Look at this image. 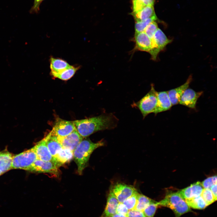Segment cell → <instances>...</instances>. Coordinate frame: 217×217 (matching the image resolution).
Instances as JSON below:
<instances>
[{"instance_id":"e575fe53","label":"cell","mask_w":217,"mask_h":217,"mask_svg":"<svg viewBox=\"0 0 217 217\" xmlns=\"http://www.w3.org/2000/svg\"><path fill=\"white\" fill-rule=\"evenodd\" d=\"M44 0H34L33 5L30 10V12L32 14L37 13L39 11L40 5Z\"/></svg>"},{"instance_id":"ffe728a7","label":"cell","mask_w":217,"mask_h":217,"mask_svg":"<svg viewBox=\"0 0 217 217\" xmlns=\"http://www.w3.org/2000/svg\"><path fill=\"white\" fill-rule=\"evenodd\" d=\"M46 144L52 155L54 157L62 147L55 136L50 132L45 137Z\"/></svg>"},{"instance_id":"f1b7e54d","label":"cell","mask_w":217,"mask_h":217,"mask_svg":"<svg viewBox=\"0 0 217 217\" xmlns=\"http://www.w3.org/2000/svg\"><path fill=\"white\" fill-rule=\"evenodd\" d=\"M158 206L157 202L155 201L149 204L143 212L146 217H154Z\"/></svg>"},{"instance_id":"4316f807","label":"cell","mask_w":217,"mask_h":217,"mask_svg":"<svg viewBox=\"0 0 217 217\" xmlns=\"http://www.w3.org/2000/svg\"><path fill=\"white\" fill-rule=\"evenodd\" d=\"M207 206H208L217 200L209 189H203L200 195Z\"/></svg>"},{"instance_id":"52a82bcc","label":"cell","mask_w":217,"mask_h":217,"mask_svg":"<svg viewBox=\"0 0 217 217\" xmlns=\"http://www.w3.org/2000/svg\"><path fill=\"white\" fill-rule=\"evenodd\" d=\"M59 167L54 162L43 161L37 159L27 171L33 172L48 173L58 175L59 174Z\"/></svg>"},{"instance_id":"603a6c76","label":"cell","mask_w":217,"mask_h":217,"mask_svg":"<svg viewBox=\"0 0 217 217\" xmlns=\"http://www.w3.org/2000/svg\"><path fill=\"white\" fill-rule=\"evenodd\" d=\"M79 68L71 66L70 68L59 73L51 72V74L54 77L64 80H67L70 79L74 75L78 69Z\"/></svg>"},{"instance_id":"30bf717a","label":"cell","mask_w":217,"mask_h":217,"mask_svg":"<svg viewBox=\"0 0 217 217\" xmlns=\"http://www.w3.org/2000/svg\"><path fill=\"white\" fill-rule=\"evenodd\" d=\"M203 93L202 91L197 92L192 89L187 88L182 95L179 104L192 109H195L197 101Z\"/></svg>"},{"instance_id":"d590c367","label":"cell","mask_w":217,"mask_h":217,"mask_svg":"<svg viewBox=\"0 0 217 217\" xmlns=\"http://www.w3.org/2000/svg\"><path fill=\"white\" fill-rule=\"evenodd\" d=\"M210 189L215 197L217 199V184L212 186Z\"/></svg>"},{"instance_id":"4dcf8cb0","label":"cell","mask_w":217,"mask_h":217,"mask_svg":"<svg viewBox=\"0 0 217 217\" xmlns=\"http://www.w3.org/2000/svg\"><path fill=\"white\" fill-rule=\"evenodd\" d=\"M217 181L216 176H213L205 179L201 184L203 188L210 189L212 186L217 184Z\"/></svg>"},{"instance_id":"ac0fdd59","label":"cell","mask_w":217,"mask_h":217,"mask_svg":"<svg viewBox=\"0 0 217 217\" xmlns=\"http://www.w3.org/2000/svg\"><path fill=\"white\" fill-rule=\"evenodd\" d=\"M135 22L142 21L156 16L153 5H147L142 9L136 12L130 14Z\"/></svg>"},{"instance_id":"7402d4cb","label":"cell","mask_w":217,"mask_h":217,"mask_svg":"<svg viewBox=\"0 0 217 217\" xmlns=\"http://www.w3.org/2000/svg\"><path fill=\"white\" fill-rule=\"evenodd\" d=\"M71 66L66 61L62 59L53 58H50L51 72L58 73Z\"/></svg>"},{"instance_id":"9c48e42d","label":"cell","mask_w":217,"mask_h":217,"mask_svg":"<svg viewBox=\"0 0 217 217\" xmlns=\"http://www.w3.org/2000/svg\"><path fill=\"white\" fill-rule=\"evenodd\" d=\"M111 189L120 203H122L137 191L133 186L121 183L116 184Z\"/></svg>"},{"instance_id":"836d02e7","label":"cell","mask_w":217,"mask_h":217,"mask_svg":"<svg viewBox=\"0 0 217 217\" xmlns=\"http://www.w3.org/2000/svg\"><path fill=\"white\" fill-rule=\"evenodd\" d=\"M127 217H146L143 211L133 209L129 211Z\"/></svg>"},{"instance_id":"5b68a950","label":"cell","mask_w":217,"mask_h":217,"mask_svg":"<svg viewBox=\"0 0 217 217\" xmlns=\"http://www.w3.org/2000/svg\"><path fill=\"white\" fill-rule=\"evenodd\" d=\"M37 159L33 147L13 156L11 169H19L27 170Z\"/></svg>"},{"instance_id":"83f0119b","label":"cell","mask_w":217,"mask_h":217,"mask_svg":"<svg viewBox=\"0 0 217 217\" xmlns=\"http://www.w3.org/2000/svg\"><path fill=\"white\" fill-rule=\"evenodd\" d=\"M138 194L139 193L137 191H136L122 203L129 210L135 209L137 202Z\"/></svg>"},{"instance_id":"44dd1931","label":"cell","mask_w":217,"mask_h":217,"mask_svg":"<svg viewBox=\"0 0 217 217\" xmlns=\"http://www.w3.org/2000/svg\"><path fill=\"white\" fill-rule=\"evenodd\" d=\"M56 162L60 166L70 161L73 158V152L62 148L54 157Z\"/></svg>"},{"instance_id":"cb8c5ba5","label":"cell","mask_w":217,"mask_h":217,"mask_svg":"<svg viewBox=\"0 0 217 217\" xmlns=\"http://www.w3.org/2000/svg\"><path fill=\"white\" fill-rule=\"evenodd\" d=\"M184 200L190 207L194 209H202L207 206L201 195Z\"/></svg>"},{"instance_id":"d6a6232c","label":"cell","mask_w":217,"mask_h":217,"mask_svg":"<svg viewBox=\"0 0 217 217\" xmlns=\"http://www.w3.org/2000/svg\"><path fill=\"white\" fill-rule=\"evenodd\" d=\"M129 211L127 207L123 203H119L117 207L116 213L127 216Z\"/></svg>"},{"instance_id":"74e56055","label":"cell","mask_w":217,"mask_h":217,"mask_svg":"<svg viewBox=\"0 0 217 217\" xmlns=\"http://www.w3.org/2000/svg\"><path fill=\"white\" fill-rule=\"evenodd\" d=\"M112 217H127V216H125L116 213Z\"/></svg>"},{"instance_id":"4fadbf2b","label":"cell","mask_w":217,"mask_h":217,"mask_svg":"<svg viewBox=\"0 0 217 217\" xmlns=\"http://www.w3.org/2000/svg\"><path fill=\"white\" fill-rule=\"evenodd\" d=\"M33 147L37 159L43 161H51L58 165L47 146L45 137L38 142Z\"/></svg>"},{"instance_id":"f546056e","label":"cell","mask_w":217,"mask_h":217,"mask_svg":"<svg viewBox=\"0 0 217 217\" xmlns=\"http://www.w3.org/2000/svg\"><path fill=\"white\" fill-rule=\"evenodd\" d=\"M158 29L157 23L155 21H154L150 23L146 27L144 32L150 39H152Z\"/></svg>"},{"instance_id":"7c38bea8","label":"cell","mask_w":217,"mask_h":217,"mask_svg":"<svg viewBox=\"0 0 217 217\" xmlns=\"http://www.w3.org/2000/svg\"><path fill=\"white\" fill-rule=\"evenodd\" d=\"M135 46L134 51H140L148 52L153 47L152 39L144 32L135 34L134 37Z\"/></svg>"},{"instance_id":"277c9868","label":"cell","mask_w":217,"mask_h":217,"mask_svg":"<svg viewBox=\"0 0 217 217\" xmlns=\"http://www.w3.org/2000/svg\"><path fill=\"white\" fill-rule=\"evenodd\" d=\"M144 118L149 114L155 113L157 104V91L153 84L150 91L139 101L135 103Z\"/></svg>"},{"instance_id":"2e32d148","label":"cell","mask_w":217,"mask_h":217,"mask_svg":"<svg viewBox=\"0 0 217 217\" xmlns=\"http://www.w3.org/2000/svg\"><path fill=\"white\" fill-rule=\"evenodd\" d=\"M119 202L111 189L104 210L100 217H112L116 213Z\"/></svg>"},{"instance_id":"5bb4252c","label":"cell","mask_w":217,"mask_h":217,"mask_svg":"<svg viewBox=\"0 0 217 217\" xmlns=\"http://www.w3.org/2000/svg\"><path fill=\"white\" fill-rule=\"evenodd\" d=\"M203 189L201 182L197 181L178 192L181 197L185 200L200 195Z\"/></svg>"},{"instance_id":"e0dca14e","label":"cell","mask_w":217,"mask_h":217,"mask_svg":"<svg viewBox=\"0 0 217 217\" xmlns=\"http://www.w3.org/2000/svg\"><path fill=\"white\" fill-rule=\"evenodd\" d=\"M157 104L155 113L156 115L169 110L172 106L168 91L157 92Z\"/></svg>"},{"instance_id":"8fae6325","label":"cell","mask_w":217,"mask_h":217,"mask_svg":"<svg viewBox=\"0 0 217 217\" xmlns=\"http://www.w3.org/2000/svg\"><path fill=\"white\" fill-rule=\"evenodd\" d=\"M57 137L62 148L73 152L83 139L76 130L67 136Z\"/></svg>"},{"instance_id":"7a4b0ae2","label":"cell","mask_w":217,"mask_h":217,"mask_svg":"<svg viewBox=\"0 0 217 217\" xmlns=\"http://www.w3.org/2000/svg\"><path fill=\"white\" fill-rule=\"evenodd\" d=\"M104 142L101 140L93 143L89 139H83L73 151V158L77 167V171L82 174L87 166L90 155L98 148L103 146Z\"/></svg>"},{"instance_id":"d4e9b609","label":"cell","mask_w":217,"mask_h":217,"mask_svg":"<svg viewBox=\"0 0 217 217\" xmlns=\"http://www.w3.org/2000/svg\"><path fill=\"white\" fill-rule=\"evenodd\" d=\"M155 201L146 196L139 193L137 204L134 209L143 211L149 204Z\"/></svg>"},{"instance_id":"1f68e13d","label":"cell","mask_w":217,"mask_h":217,"mask_svg":"<svg viewBox=\"0 0 217 217\" xmlns=\"http://www.w3.org/2000/svg\"><path fill=\"white\" fill-rule=\"evenodd\" d=\"M146 5L140 0H132V12H138L142 9Z\"/></svg>"},{"instance_id":"8d00e7d4","label":"cell","mask_w":217,"mask_h":217,"mask_svg":"<svg viewBox=\"0 0 217 217\" xmlns=\"http://www.w3.org/2000/svg\"><path fill=\"white\" fill-rule=\"evenodd\" d=\"M142 1L146 5H154L155 0H140Z\"/></svg>"},{"instance_id":"9a60e30c","label":"cell","mask_w":217,"mask_h":217,"mask_svg":"<svg viewBox=\"0 0 217 217\" xmlns=\"http://www.w3.org/2000/svg\"><path fill=\"white\" fill-rule=\"evenodd\" d=\"M192 80V76L190 75L184 84L179 87L168 91V96L172 105L179 103L182 95L184 91L188 88Z\"/></svg>"},{"instance_id":"3957f363","label":"cell","mask_w":217,"mask_h":217,"mask_svg":"<svg viewBox=\"0 0 217 217\" xmlns=\"http://www.w3.org/2000/svg\"><path fill=\"white\" fill-rule=\"evenodd\" d=\"M158 206L166 207L171 209L176 217H180L184 213L191 211L185 200L178 192L170 191L167 193L165 198L157 202Z\"/></svg>"},{"instance_id":"6da1fadb","label":"cell","mask_w":217,"mask_h":217,"mask_svg":"<svg viewBox=\"0 0 217 217\" xmlns=\"http://www.w3.org/2000/svg\"><path fill=\"white\" fill-rule=\"evenodd\" d=\"M73 121L76 130L83 138L98 131L113 128L116 124V118L112 114Z\"/></svg>"},{"instance_id":"484cf974","label":"cell","mask_w":217,"mask_h":217,"mask_svg":"<svg viewBox=\"0 0 217 217\" xmlns=\"http://www.w3.org/2000/svg\"><path fill=\"white\" fill-rule=\"evenodd\" d=\"M157 19L156 15L143 21L135 22V34L144 32L145 28L150 23L155 21Z\"/></svg>"},{"instance_id":"8992f818","label":"cell","mask_w":217,"mask_h":217,"mask_svg":"<svg viewBox=\"0 0 217 217\" xmlns=\"http://www.w3.org/2000/svg\"><path fill=\"white\" fill-rule=\"evenodd\" d=\"M152 39L153 47L149 53L151 55L152 59L155 61L159 52L163 50L167 45L171 43L172 40L168 39L163 31L159 28Z\"/></svg>"},{"instance_id":"ba28073f","label":"cell","mask_w":217,"mask_h":217,"mask_svg":"<svg viewBox=\"0 0 217 217\" xmlns=\"http://www.w3.org/2000/svg\"><path fill=\"white\" fill-rule=\"evenodd\" d=\"M75 130L73 121L59 119L56 121L50 133L57 137H62L68 135Z\"/></svg>"},{"instance_id":"d6986e66","label":"cell","mask_w":217,"mask_h":217,"mask_svg":"<svg viewBox=\"0 0 217 217\" xmlns=\"http://www.w3.org/2000/svg\"><path fill=\"white\" fill-rule=\"evenodd\" d=\"M13 156L7 150L0 152V176L11 169Z\"/></svg>"}]
</instances>
